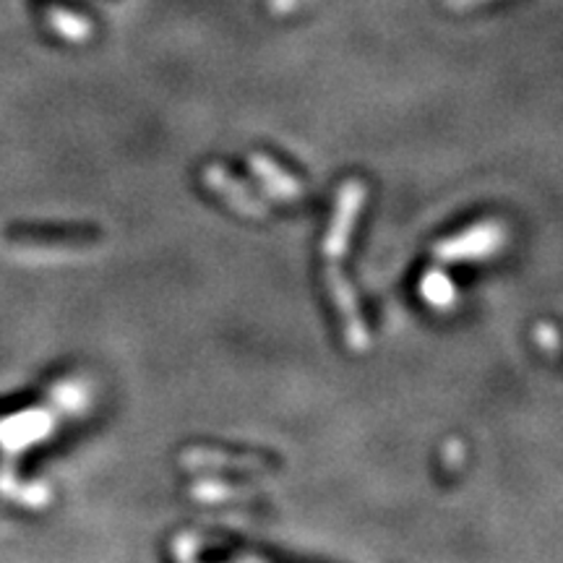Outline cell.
Instances as JSON below:
<instances>
[{
  "instance_id": "cell-3",
  "label": "cell",
  "mask_w": 563,
  "mask_h": 563,
  "mask_svg": "<svg viewBox=\"0 0 563 563\" xmlns=\"http://www.w3.org/2000/svg\"><path fill=\"white\" fill-rule=\"evenodd\" d=\"M501 241L504 235L498 232V228H475L473 232H467V235L454 238V241L441 245L439 256L446 258V262L477 258V256H485V253H490Z\"/></svg>"
},
{
  "instance_id": "cell-4",
  "label": "cell",
  "mask_w": 563,
  "mask_h": 563,
  "mask_svg": "<svg viewBox=\"0 0 563 563\" xmlns=\"http://www.w3.org/2000/svg\"><path fill=\"white\" fill-rule=\"evenodd\" d=\"M439 282L441 285H435V287L431 285V282H426V285H422V292H426V298L435 302V306H446V302L452 300V285H449L443 277H439Z\"/></svg>"
},
{
  "instance_id": "cell-1",
  "label": "cell",
  "mask_w": 563,
  "mask_h": 563,
  "mask_svg": "<svg viewBox=\"0 0 563 563\" xmlns=\"http://www.w3.org/2000/svg\"><path fill=\"white\" fill-rule=\"evenodd\" d=\"M55 410H30L21 415H11L9 420L0 422V446L5 452H24L32 443L45 439L55 428Z\"/></svg>"
},
{
  "instance_id": "cell-2",
  "label": "cell",
  "mask_w": 563,
  "mask_h": 563,
  "mask_svg": "<svg viewBox=\"0 0 563 563\" xmlns=\"http://www.w3.org/2000/svg\"><path fill=\"white\" fill-rule=\"evenodd\" d=\"M34 9L40 11V16H45L53 32H58L60 37L70 42H87L91 32H95L91 21L84 13L63 3V0H34Z\"/></svg>"
}]
</instances>
